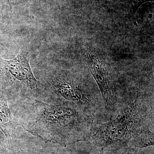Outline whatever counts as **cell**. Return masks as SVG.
<instances>
[{
	"label": "cell",
	"instance_id": "1",
	"mask_svg": "<svg viewBox=\"0 0 154 154\" xmlns=\"http://www.w3.org/2000/svg\"><path fill=\"white\" fill-rule=\"evenodd\" d=\"M10 107L17 126L46 143L66 146L91 136L95 115L74 103L28 100Z\"/></svg>",
	"mask_w": 154,
	"mask_h": 154
},
{
	"label": "cell",
	"instance_id": "2",
	"mask_svg": "<svg viewBox=\"0 0 154 154\" xmlns=\"http://www.w3.org/2000/svg\"><path fill=\"white\" fill-rule=\"evenodd\" d=\"M147 127H154V93L137 87L114 110H104L95 116L88 141L93 154H110L128 146L131 138Z\"/></svg>",
	"mask_w": 154,
	"mask_h": 154
},
{
	"label": "cell",
	"instance_id": "3",
	"mask_svg": "<svg viewBox=\"0 0 154 154\" xmlns=\"http://www.w3.org/2000/svg\"><path fill=\"white\" fill-rule=\"evenodd\" d=\"M0 87L10 106L43 99L41 82L34 77L25 51L12 59L0 58Z\"/></svg>",
	"mask_w": 154,
	"mask_h": 154
},
{
	"label": "cell",
	"instance_id": "4",
	"mask_svg": "<svg viewBox=\"0 0 154 154\" xmlns=\"http://www.w3.org/2000/svg\"><path fill=\"white\" fill-rule=\"evenodd\" d=\"M43 84L42 101L61 100L74 103L88 109L95 116L105 110L100 91L92 88L81 78L70 73H51Z\"/></svg>",
	"mask_w": 154,
	"mask_h": 154
},
{
	"label": "cell",
	"instance_id": "5",
	"mask_svg": "<svg viewBox=\"0 0 154 154\" xmlns=\"http://www.w3.org/2000/svg\"><path fill=\"white\" fill-rule=\"evenodd\" d=\"M87 57L88 70L102 94L105 110L112 111L126 100L131 93H125L116 86L112 75L93 50H88Z\"/></svg>",
	"mask_w": 154,
	"mask_h": 154
},
{
	"label": "cell",
	"instance_id": "6",
	"mask_svg": "<svg viewBox=\"0 0 154 154\" xmlns=\"http://www.w3.org/2000/svg\"><path fill=\"white\" fill-rule=\"evenodd\" d=\"M17 127L8 100L5 96H2L0 97V129L7 140L17 137Z\"/></svg>",
	"mask_w": 154,
	"mask_h": 154
},
{
	"label": "cell",
	"instance_id": "7",
	"mask_svg": "<svg viewBox=\"0 0 154 154\" xmlns=\"http://www.w3.org/2000/svg\"><path fill=\"white\" fill-rule=\"evenodd\" d=\"M153 146L154 132L151 130L149 127L142 129L131 138L128 145V146L140 148Z\"/></svg>",
	"mask_w": 154,
	"mask_h": 154
},
{
	"label": "cell",
	"instance_id": "8",
	"mask_svg": "<svg viewBox=\"0 0 154 154\" xmlns=\"http://www.w3.org/2000/svg\"><path fill=\"white\" fill-rule=\"evenodd\" d=\"M146 148L124 146L113 151L110 154H154L153 149L150 151Z\"/></svg>",
	"mask_w": 154,
	"mask_h": 154
},
{
	"label": "cell",
	"instance_id": "9",
	"mask_svg": "<svg viewBox=\"0 0 154 154\" xmlns=\"http://www.w3.org/2000/svg\"><path fill=\"white\" fill-rule=\"evenodd\" d=\"M132 4L131 14L133 17L139 8L144 3L149 2H154V0H131Z\"/></svg>",
	"mask_w": 154,
	"mask_h": 154
},
{
	"label": "cell",
	"instance_id": "10",
	"mask_svg": "<svg viewBox=\"0 0 154 154\" xmlns=\"http://www.w3.org/2000/svg\"><path fill=\"white\" fill-rule=\"evenodd\" d=\"M6 140H7V139L5 135L2 131L0 129V144L4 143Z\"/></svg>",
	"mask_w": 154,
	"mask_h": 154
},
{
	"label": "cell",
	"instance_id": "11",
	"mask_svg": "<svg viewBox=\"0 0 154 154\" xmlns=\"http://www.w3.org/2000/svg\"><path fill=\"white\" fill-rule=\"evenodd\" d=\"M15 154H41L39 153L31 152L28 151H23V152H19Z\"/></svg>",
	"mask_w": 154,
	"mask_h": 154
},
{
	"label": "cell",
	"instance_id": "12",
	"mask_svg": "<svg viewBox=\"0 0 154 154\" xmlns=\"http://www.w3.org/2000/svg\"><path fill=\"white\" fill-rule=\"evenodd\" d=\"M4 96V95H3V92L2 91V89H1V87H0V97H2V96Z\"/></svg>",
	"mask_w": 154,
	"mask_h": 154
}]
</instances>
